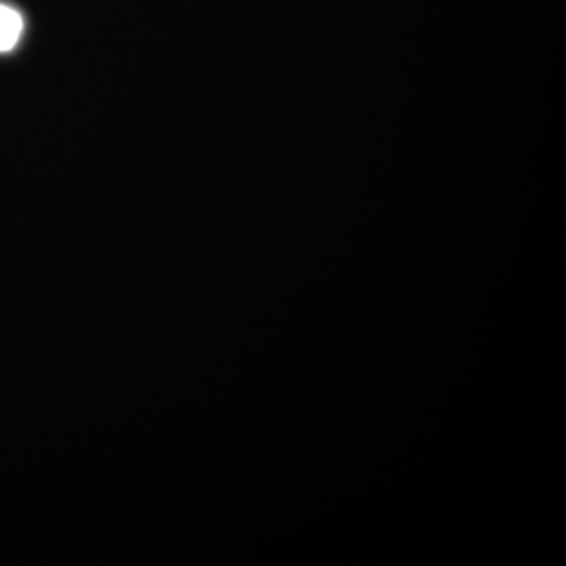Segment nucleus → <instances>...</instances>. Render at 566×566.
Here are the masks:
<instances>
[{"mask_svg":"<svg viewBox=\"0 0 566 566\" xmlns=\"http://www.w3.org/2000/svg\"><path fill=\"white\" fill-rule=\"evenodd\" d=\"M22 32V18L17 10L0 3V52H9L17 46Z\"/></svg>","mask_w":566,"mask_h":566,"instance_id":"obj_1","label":"nucleus"}]
</instances>
